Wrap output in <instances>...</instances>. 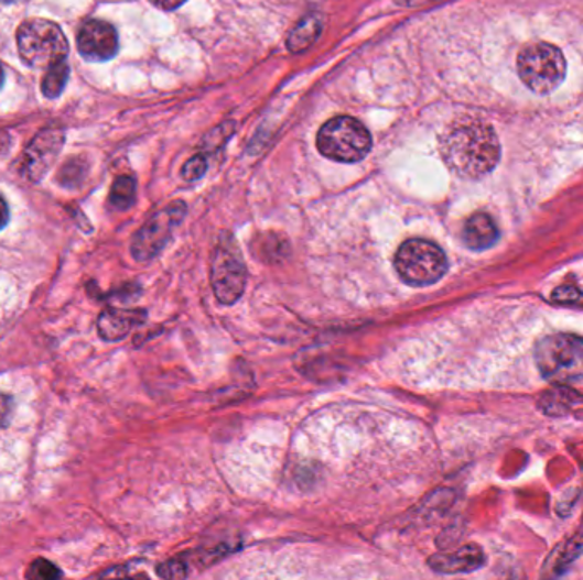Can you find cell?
I'll list each match as a JSON object with an SVG mask.
<instances>
[{
	"instance_id": "1",
	"label": "cell",
	"mask_w": 583,
	"mask_h": 580,
	"mask_svg": "<svg viewBox=\"0 0 583 580\" xmlns=\"http://www.w3.org/2000/svg\"><path fill=\"white\" fill-rule=\"evenodd\" d=\"M441 155L457 176L479 179L497 167L500 142L489 124L463 118L449 124L442 133Z\"/></svg>"
},
{
	"instance_id": "9",
	"label": "cell",
	"mask_w": 583,
	"mask_h": 580,
	"mask_svg": "<svg viewBox=\"0 0 583 580\" xmlns=\"http://www.w3.org/2000/svg\"><path fill=\"white\" fill-rule=\"evenodd\" d=\"M64 145V131L48 128L34 136L21 158V173L30 180H42Z\"/></svg>"
},
{
	"instance_id": "16",
	"label": "cell",
	"mask_w": 583,
	"mask_h": 580,
	"mask_svg": "<svg viewBox=\"0 0 583 580\" xmlns=\"http://www.w3.org/2000/svg\"><path fill=\"white\" fill-rule=\"evenodd\" d=\"M136 193L137 186L133 177H118L109 193V205L114 206L115 210H129L130 206L136 203Z\"/></svg>"
},
{
	"instance_id": "6",
	"label": "cell",
	"mask_w": 583,
	"mask_h": 580,
	"mask_svg": "<svg viewBox=\"0 0 583 580\" xmlns=\"http://www.w3.org/2000/svg\"><path fill=\"white\" fill-rule=\"evenodd\" d=\"M395 267L399 277L411 286H429L447 273V258L436 243L411 239L398 249Z\"/></svg>"
},
{
	"instance_id": "22",
	"label": "cell",
	"mask_w": 583,
	"mask_h": 580,
	"mask_svg": "<svg viewBox=\"0 0 583 580\" xmlns=\"http://www.w3.org/2000/svg\"><path fill=\"white\" fill-rule=\"evenodd\" d=\"M155 8L162 9V11H174V9L181 8L185 4L186 0H149Z\"/></svg>"
},
{
	"instance_id": "19",
	"label": "cell",
	"mask_w": 583,
	"mask_h": 580,
	"mask_svg": "<svg viewBox=\"0 0 583 580\" xmlns=\"http://www.w3.org/2000/svg\"><path fill=\"white\" fill-rule=\"evenodd\" d=\"M159 576L164 577V579H183V577L188 576V567H186L185 561L176 560L166 561L159 567Z\"/></svg>"
},
{
	"instance_id": "5",
	"label": "cell",
	"mask_w": 583,
	"mask_h": 580,
	"mask_svg": "<svg viewBox=\"0 0 583 580\" xmlns=\"http://www.w3.org/2000/svg\"><path fill=\"white\" fill-rule=\"evenodd\" d=\"M517 70L520 80L532 92L551 94L566 77V61L557 46L550 43H535L520 52Z\"/></svg>"
},
{
	"instance_id": "10",
	"label": "cell",
	"mask_w": 583,
	"mask_h": 580,
	"mask_svg": "<svg viewBox=\"0 0 583 580\" xmlns=\"http://www.w3.org/2000/svg\"><path fill=\"white\" fill-rule=\"evenodd\" d=\"M77 50L89 62L111 61L118 53V33L101 19H89L77 33Z\"/></svg>"
},
{
	"instance_id": "4",
	"label": "cell",
	"mask_w": 583,
	"mask_h": 580,
	"mask_svg": "<svg viewBox=\"0 0 583 580\" xmlns=\"http://www.w3.org/2000/svg\"><path fill=\"white\" fill-rule=\"evenodd\" d=\"M373 139L360 121L336 117L323 124L317 133V150L324 157L343 164L361 161L370 152Z\"/></svg>"
},
{
	"instance_id": "2",
	"label": "cell",
	"mask_w": 583,
	"mask_h": 580,
	"mask_svg": "<svg viewBox=\"0 0 583 580\" xmlns=\"http://www.w3.org/2000/svg\"><path fill=\"white\" fill-rule=\"evenodd\" d=\"M536 364L548 382L557 385L583 380V337L553 333L536 346Z\"/></svg>"
},
{
	"instance_id": "14",
	"label": "cell",
	"mask_w": 583,
	"mask_h": 580,
	"mask_svg": "<svg viewBox=\"0 0 583 580\" xmlns=\"http://www.w3.org/2000/svg\"><path fill=\"white\" fill-rule=\"evenodd\" d=\"M539 408L546 416H569L583 408L582 393L570 390L569 386L558 385V389L550 390L539 398Z\"/></svg>"
},
{
	"instance_id": "12",
	"label": "cell",
	"mask_w": 583,
	"mask_h": 580,
	"mask_svg": "<svg viewBox=\"0 0 583 580\" xmlns=\"http://www.w3.org/2000/svg\"><path fill=\"white\" fill-rule=\"evenodd\" d=\"M430 567L441 573L473 572L485 563V554L476 545H466L454 554L433 555L429 560Z\"/></svg>"
},
{
	"instance_id": "13",
	"label": "cell",
	"mask_w": 583,
	"mask_h": 580,
	"mask_svg": "<svg viewBox=\"0 0 583 580\" xmlns=\"http://www.w3.org/2000/svg\"><path fill=\"white\" fill-rule=\"evenodd\" d=\"M500 232L494 218L486 214H475L464 225L463 240L471 251L482 252L494 248Z\"/></svg>"
},
{
	"instance_id": "21",
	"label": "cell",
	"mask_w": 583,
	"mask_h": 580,
	"mask_svg": "<svg viewBox=\"0 0 583 580\" xmlns=\"http://www.w3.org/2000/svg\"><path fill=\"white\" fill-rule=\"evenodd\" d=\"M12 414V398L6 393H0V429L8 426Z\"/></svg>"
},
{
	"instance_id": "23",
	"label": "cell",
	"mask_w": 583,
	"mask_h": 580,
	"mask_svg": "<svg viewBox=\"0 0 583 580\" xmlns=\"http://www.w3.org/2000/svg\"><path fill=\"white\" fill-rule=\"evenodd\" d=\"M9 218H11V214H9L8 203L0 196V230L4 229L6 225L9 223Z\"/></svg>"
},
{
	"instance_id": "20",
	"label": "cell",
	"mask_w": 583,
	"mask_h": 580,
	"mask_svg": "<svg viewBox=\"0 0 583 580\" xmlns=\"http://www.w3.org/2000/svg\"><path fill=\"white\" fill-rule=\"evenodd\" d=\"M205 173H207V161L204 157H199V155L198 157L195 155V157L186 162L185 167L181 171V176L192 183V180L199 179Z\"/></svg>"
},
{
	"instance_id": "8",
	"label": "cell",
	"mask_w": 583,
	"mask_h": 580,
	"mask_svg": "<svg viewBox=\"0 0 583 580\" xmlns=\"http://www.w3.org/2000/svg\"><path fill=\"white\" fill-rule=\"evenodd\" d=\"M185 203L176 201L174 205L168 206L166 210L155 214L133 237V258L140 262L154 259L162 249L166 248L171 233L185 217Z\"/></svg>"
},
{
	"instance_id": "3",
	"label": "cell",
	"mask_w": 583,
	"mask_h": 580,
	"mask_svg": "<svg viewBox=\"0 0 583 580\" xmlns=\"http://www.w3.org/2000/svg\"><path fill=\"white\" fill-rule=\"evenodd\" d=\"M18 50L24 64L50 70L67 62L68 43L58 24L48 19H30L18 30Z\"/></svg>"
},
{
	"instance_id": "15",
	"label": "cell",
	"mask_w": 583,
	"mask_h": 580,
	"mask_svg": "<svg viewBox=\"0 0 583 580\" xmlns=\"http://www.w3.org/2000/svg\"><path fill=\"white\" fill-rule=\"evenodd\" d=\"M320 33L321 18H317L316 14L307 15V18L302 19L301 23L295 26V30H292L287 46H289L290 52H304L305 48H309V46L316 42Z\"/></svg>"
},
{
	"instance_id": "7",
	"label": "cell",
	"mask_w": 583,
	"mask_h": 580,
	"mask_svg": "<svg viewBox=\"0 0 583 580\" xmlns=\"http://www.w3.org/2000/svg\"><path fill=\"white\" fill-rule=\"evenodd\" d=\"M210 281L212 288L220 304H236L245 293L248 270H246L241 252L234 245L229 236H226V240H220L212 258Z\"/></svg>"
},
{
	"instance_id": "24",
	"label": "cell",
	"mask_w": 583,
	"mask_h": 580,
	"mask_svg": "<svg viewBox=\"0 0 583 580\" xmlns=\"http://www.w3.org/2000/svg\"><path fill=\"white\" fill-rule=\"evenodd\" d=\"M4 80H6L4 68H2V65H0V89H2V84H4Z\"/></svg>"
},
{
	"instance_id": "11",
	"label": "cell",
	"mask_w": 583,
	"mask_h": 580,
	"mask_svg": "<svg viewBox=\"0 0 583 580\" xmlns=\"http://www.w3.org/2000/svg\"><path fill=\"white\" fill-rule=\"evenodd\" d=\"M143 320H145V311L109 308L99 315L98 332L105 341H121L123 337L129 336L133 327L139 326Z\"/></svg>"
},
{
	"instance_id": "25",
	"label": "cell",
	"mask_w": 583,
	"mask_h": 580,
	"mask_svg": "<svg viewBox=\"0 0 583 580\" xmlns=\"http://www.w3.org/2000/svg\"><path fill=\"white\" fill-rule=\"evenodd\" d=\"M2 2H15V0H2Z\"/></svg>"
},
{
	"instance_id": "18",
	"label": "cell",
	"mask_w": 583,
	"mask_h": 580,
	"mask_svg": "<svg viewBox=\"0 0 583 580\" xmlns=\"http://www.w3.org/2000/svg\"><path fill=\"white\" fill-rule=\"evenodd\" d=\"M26 577L33 580H55L62 579L64 572L57 566H53L52 561L36 558L28 569Z\"/></svg>"
},
{
	"instance_id": "17",
	"label": "cell",
	"mask_w": 583,
	"mask_h": 580,
	"mask_svg": "<svg viewBox=\"0 0 583 580\" xmlns=\"http://www.w3.org/2000/svg\"><path fill=\"white\" fill-rule=\"evenodd\" d=\"M68 64L62 62V64L55 65V67L46 70L45 79H43L42 90L45 94V98L55 99L64 92L65 84L68 80Z\"/></svg>"
}]
</instances>
